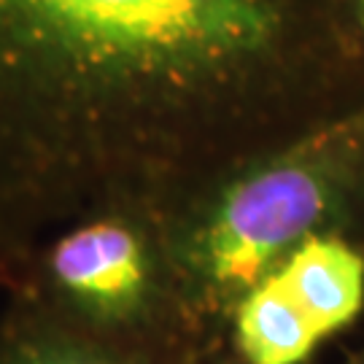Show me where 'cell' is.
Masks as SVG:
<instances>
[{"label": "cell", "instance_id": "52a82bcc", "mask_svg": "<svg viewBox=\"0 0 364 364\" xmlns=\"http://www.w3.org/2000/svg\"><path fill=\"white\" fill-rule=\"evenodd\" d=\"M359 6H362V14H364V0H359Z\"/></svg>", "mask_w": 364, "mask_h": 364}, {"label": "cell", "instance_id": "7a4b0ae2", "mask_svg": "<svg viewBox=\"0 0 364 364\" xmlns=\"http://www.w3.org/2000/svg\"><path fill=\"white\" fill-rule=\"evenodd\" d=\"M332 195L318 159L281 156L227 176L162 237L176 287L203 311H235L308 237Z\"/></svg>", "mask_w": 364, "mask_h": 364}, {"label": "cell", "instance_id": "ba28073f", "mask_svg": "<svg viewBox=\"0 0 364 364\" xmlns=\"http://www.w3.org/2000/svg\"><path fill=\"white\" fill-rule=\"evenodd\" d=\"M356 364H364V356H362V359H359V362H356Z\"/></svg>", "mask_w": 364, "mask_h": 364}, {"label": "cell", "instance_id": "277c9868", "mask_svg": "<svg viewBox=\"0 0 364 364\" xmlns=\"http://www.w3.org/2000/svg\"><path fill=\"white\" fill-rule=\"evenodd\" d=\"M321 335L351 324L364 305V259L343 240L305 237L275 267Z\"/></svg>", "mask_w": 364, "mask_h": 364}, {"label": "cell", "instance_id": "8992f818", "mask_svg": "<svg viewBox=\"0 0 364 364\" xmlns=\"http://www.w3.org/2000/svg\"><path fill=\"white\" fill-rule=\"evenodd\" d=\"M0 364H149V359L16 297L14 313L0 329Z\"/></svg>", "mask_w": 364, "mask_h": 364}, {"label": "cell", "instance_id": "3957f363", "mask_svg": "<svg viewBox=\"0 0 364 364\" xmlns=\"http://www.w3.org/2000/svg\"><path fill=\"white\" fill-rule=\"evenodd\" d=\"M168 251L146 216L103 210L54 235L6 275L16 297L30 299L95 338L135 351L162 311Z\"/></svg>", "mask_w": 364, "mask_h": 364}, {"label": "cell", "instance_id": "5b68a950", "mask_svg": "<svg viewBox=\"0 0 364 364\" xmlns=\"http://www.w3.org/2000/svg\"><path fill=\"white\" fill-rule=\"evenodd\" d=\"M243 364H299L324 340L278 273H267L232 311Z\"/></svg>", "mask_w": 364, "mask_h": 364}, {"label": "cell", "instance_id": "6da1fadb", "mask_svg": "<svg viewBox=\"0 0 364 364\" xmlns=\"http://www.w3.org/2000/svg\"><path fill=\"white\" fill-rule=\"evenodd\" d=\"M273 0H0V275L103 210L273 49Z\"/></svg>", "mask_w": 364, "mask_h": 364}]
</instances>
